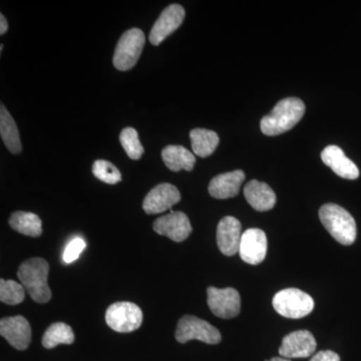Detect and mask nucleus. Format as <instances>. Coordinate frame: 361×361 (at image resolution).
I'll return each instance as SVG.
<instances>
[{"label":"nucleus","instance_id":"obj_22","mask_svg":"<svg viewBox=\"0 0 361 361\" xmlns=\"http://www.w3.org/2000/svg\"><path fill=\"white\" fill-rule=\"evenodd\" d=\"M9 225L20 234L30 237H39L42 234V222L39 216L30 212L13 213L9 218Z\"/></svg>","mask_w":361,"mask_h":361},{"label":"nucleus","instance_id":"obj_12","mask_svg":"<svg viewBox=\"0 0 361 361\" xmlns=\"http://www.w3.org/2000/svg\"><path fill=\"white\" fill-rule=\"evenodd\" d=\"M0 334L18 350H25L32 341L30 323L20 315L2 318L0 320Z\"/></svg>","mask_w":361,"mask_h":361},{"label":"nucleus","instance_id":"obj_14","mask_svg":"<svg viewBox=\"0 0 361 361\" xmlns=\"http://www.w3.org/2000/svg\"><path fill=\"white\" fill-rule=\"evenodd\" d=\"M192 230L189 218L183 212H171L158 218L154 223V231L178 243L185 241Z\"/></svg>","mask_w":361,"mask_h":361},{"label":"nucleus","instance_id":"obj_18","mask_svg":"<svg viewBox=\"0 0 361 361\" xmlns=\"http://www.w3.org/2000/svg\"><path fill=\"white\" fill-rule=\"evenodd\" d=\"M247 202L259 212L269 211L276 204V195L266 183L252 180L244 188Z\"/></svg>","mask_w":361,"mask_h":361},{"label":"nucleus","instance_id":"obj_28","mask_svg":"<svg viewBox=\"0 0 361 361\" xmlns=\"http://www.w3.org/2000/svg\"><path fill=\"white\" fill-rule=\"evenodd\" d=\"M310 361H341V357L334 351L322 350L316 353Z\"/></svg>","mask_w":361,"mask_h":361},{"label":"nucleus","instance_id":"obj_13","mask_svg":"<svg viewBox=\"0 0 361 361\" xmlns=\"http://www.w3.org/2000/svg\"><path fill=\"white\" fill-rule=\"evenodd\" d=\"M316 341L308 330H298L284 337L279 355L284 358H306L315 353Z\"/></svg>","mask_w":361,"mask_h":361},{"label":"nucleus","instance_id":"obj_29","mask_svg":"<svg viewBox=\"0 0 361 361\" xmlns=\"http://www.w3.org/2000/svg\"><path fill=\"white\" fill-rule=\"evenodd\" d=\"M8 30V23H7L6 18H4V14L0 16V35H4Z\"/></svg>","mask_w":361,"mask_h":361},{"label":"nucleus","instance_id":"obj_30","mask_svg":"<svg viewBox=\"0 0 361 361\" xmlns=\"http://www.w3.org/2000/svg\"><path fill=\"white\" fill-rule=\"evenodd\" d=\"M266 361H291V360H289L288 358H284V357H273L272 360H266Z\"/></svg>","mask_w":361,"mask_h":361},{"label":"nucleus","instance_id":"obj_4","mask_svg":"<svg viewBox=\"0 0 361 361\" xmlns=\"http://www.w3.org/2000/svg\"><path fill=\"white\" fill-rule=\"evenodd\" d=\"M273 307L283 317L299 319L312 312L314 301L310 294L302 290L287 288L275 294Z\"/></svg>","mask_w":361,"mask_h":361},{"label":"nucleus","instance_id":"obj_1","mask_svg":"<svg viewBox=\"0 0 361 361\" xmlns=\"http://www.w3.org/2000/svg\"><path fill=\"white\" fill-rule=\"evenodd\" d=\"M305 113V104L297 97H287L274 106L270 115L261 120L260 128L266 135H278L291 130Z\"/></svg>","mask_w":361,"mask_h":361},{"label":"nucleus","instance_id":"obj_9","mask_svg":"<svg viewBox=\"0 0 361 361\" xmlns=\"http://www.w3.org/2000/svg\"><path fill=\"white\" fill-rule=\"evenodd\" d=\"M185 14L186 13L184 7L180 4H171L166 7L149 32V39L151 44H160L171 33L177 30L184 21Z\"/></svg>","mask_w":361,"mask_h":361},{"label":"nucleus","instance_id":"obj_10","mask_svg":"<svg viewBox=\"0 0 361 361\" xmlns=\"http://www.w3.org/2000/svg\"><path fill=\"white\" fill-rule=\"evenodd\" d=\"M240 257L244 262L258 265L267 254V237L262 230L251 228L242 234L239 247Z\"/></svg>","mask_w":361,"mask_h":361},{"label":"nucleus","instance_id":"obj_11","mask_svg":"<svg viewBox=\"0 0 361 361\" xmlns=\"http://www.w3.org/2000/svg\"><path fill=\"white\" fill-rule=\"evenodd\" d=\"M180 194L174 185L163 183L149 192L142 202V209L149 215L165 212L179 203Z\"/></svg>","mask_w":361,"mask_h":361},{"label":"nucleus","instance_id":"obj_26","mask_svg":"<svg viewBox=\"0 0 361 361\" xmlns=\"http://www.w3.org/2000/svg\"><path fill=\"white\" fill-rule=\"evenodd\" d=\"M92 174L102 182L106 184L115 185L122 180V174L118 169L111 161L97 160L92 165Z\"/></svg>","mask_w":361,"mask_h":361},{"label":"nucleus","instance_id":"obj_16","mask_svg":"<svg viewBox=\"0 0 361 361\" xmlns=\"http://www.w3.org/2000/svg\"><path fill=\"white\" fill-rule=\"evenodd\" d=\"M322 159L325 165L343 179L355 180L360 177V170L355 164L345 156L339 147H326L322 151Z\"/></svg>","mask_w":361,"mask_h":361},{"label":"nucleus","instance_id":"obj_23","mask_svg":"<svg viewBox=\"0 0 361 361\" xmlns=\"http://www.w3.org/2000/svg\"><path fill=\"white\" fill-rule=\"evenodd\" d=\"M75 334L70 325L63 322L51 324L42 337V345L47 349L56 348L59 344H73Z\"/></svg>","mask_w":361,"mask_h":361},{"label":"nucleus","instance_id":"obj_17","mask_svg":"<svg viewBox=\"0 0 361 361\" xmlns=\"http://www.w3.org/2000/svg\"><path fill=\"white\" fill-rule=\"evenodd\" d=\"M245 180L243 171L236 170L216 176L209 184V193L213 198L229 199L237 196L240 187Z\"/></svg>","mask_w":361,"mask_h":361},{"label":"nucleus","instance_id":"obj_6","mask_svg":"<svg viewBox=\"0 0 361 361\" xmlns=\"http://www.w3.org/2000/svg\"><path fill=\"white\" fill-rule=\"evenodd\" d=\"M175 337L178 342L183 344L193 339L207 344H218L222 341L219 330L205 320L192 315H185L180 318Z\"/></svg>","mask_w":361,"mask_h":361},{"label":"nucleus","instance_id":"obj_8","mask_svg":"<svg viewBox=\"0 0 361 361\" xmlns=\"http://www.w3.org/2000/svg\"><path fill=\"white\" fill-rule=\"evenodd\" d=\"M207 301L210 310L214 315L223 319H231L239 315L241 310V298L236 289H219L216 287H209L207 289Z\"/></svg>","mask_w":361,"mask_h":361},{"label":"nucleus","instance_id":"obj_19","mask_svg":"<svg viewBox=\"0 0 361 361\" xmlns=\"http://www.w3.org/2000/svg\"><path fill=\"white\" fill-rule=\"evenodd\" d=\"M164 163L173 172L193 170L196 158L189 149L182 146H168L161 151Z\"/></svg>","mask_w":361,"mask_h":361},{"label":"nucleus","instance_id":"obj_27","mask_svg":"<svg viewBox=\"0 0 361 361\" xmlns=\"http://www.w3.org/2000/svg\"><path fill=\"white\" fill-rule=\"evenodd\" d=\"M85 245L87 244H85L84 239L78 238H78L71 240L68 246H66L65 252H63V261L70 264V263L77 260L80 257V253L85 250Z\"/></svg>","mask_w":361,"mask_h":361},{"label":"nucleus","instance_id":"obj_7","mask_svg":"<svg viewBox=\"0 0 361 361\" xmlns=\"http://www.w3.org/2000/svg\"><path fill=\"white\" fill-rule=\"evenodd\" d=\"M106 322L111 329L120 334H129L141 327L142 312L137 304L116 302L106 312Z\"/></svg>","mask_w":361,"mask_h":361},{"label":"nucleus","instance_id":"obj_24","mask_svg":"<svg viewBox=\"0 0 361 361\" xmlns=\"http://www.w3.org/2000/svg\"><path fill=\"white\" fill-rule=\"evenodd\" d=\"M25 288L13 280H0V300L8 305H18L25 300Z\"/></svg>","mask_w":361,"mask_h":361},{"label":"nucleus","instance_id":"obj_21","mask_svg":"<svg viewBox=\"0 0 361 361\" xmlns=\"http://www.w3.org/2000/svg\"><path fill=\"white\" fill-rule=\"evenodd\" d=\"M190 137L195 155L201 158L212 155L220 142L219 135L206 129L192 130Z\"/></svg>","mask_w":361,"mask_h":361},{"label":"nucleus","instance_id":"obj_15","mask_svg":"<svg viewBox=\"0 0 361 361\" xmlns=\"http://www.w3.org/2000/svg\"><path fill=\"white\" fill-rule=\"evenodd\" d=\"M241 230V223L236 218L227 216L220 221L217 227V244L222 254L233 256L239 252Z\"/></svg>","mask_w":361,"mask_h":361},{"label":"nucleus","instance_id":"obj_25","mask_svg":"<svg viewBox=\"0 0 361 361\" xmlns=\"http://www.w3.org/2000/svg\"><path fill=\"white\" fill-rule=\"evenodd\" d=\"M120 142L127 155L132 160H139L144 154L141 141L134 128H126L120 135Z\"/></svg>","mask_w":361,"mask_h":361},{"label":"nucleus","instance_id":"obj_20","mask_svg":"<svg viewBox=\"0 0 361 361\" xmlns=\"http://www.w3.org/2000/svg\"><path fill=\"white\" fill-rule=\"evenodd\" d=\"M0 135H1L2 141L11 153L16 155L20 153L23 147H21L18 126L4 104H1V109H0Z\"/></svg>","mask_w":361,"mask_h":361},{"label":"nucleus","instance_id":"obj_2","mask_svg":"<svg viewBox=\"0 0 361 361\" xmlns=\"http://www.w3.org/2000/svg\"><path fill=\"white\" fill-rule=\"evenodd\" d=\"M49 265L42 258H32L20 266L18 276L32 300L47 303L51 299V291L47 284Z\"/></svg>","mask_w":361,"mask_h":361},{"label":"nucleus","instance_id":"obj_3","mask_svg":"<svg viewBox=\"0 0 361 361\" xmlns=\"http://www.w3.org/2000/svg\"><path fill=\"white\" fill-rule=\"evenodd\" d=\"M325 229L342 245H351L356 239V223L350 213L336 204H325L319 210Z\"/></svg>","mask_w":361,"mask_h":361},{"label":"nucleus","instance_id":"obj_5","mask_svg":"<svg viewBox=\"0 0 361 361\" xmlns=\"http://www.w3.org/2000/svg\"><path fill=\"white\" fill-rule=\"evenodd\" d=\"M145 42L146 37L139 28H130L123 33L114 54V66L116 70L126 71L134 68L141 56Z\"/></svg>","mask_w":361,"mask_h":361}]
</instances>
